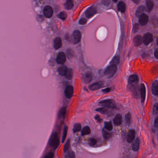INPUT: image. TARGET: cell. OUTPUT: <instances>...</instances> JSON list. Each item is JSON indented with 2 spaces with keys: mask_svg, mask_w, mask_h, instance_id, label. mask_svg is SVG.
Wrapping results in <instances>:
<instances>
[{
  "mask_svg": "<svg viewBox=\"0 0 158 158\" xmlns=\"http://www.w3.org/2000/svg\"><path fill=\"white\" fill-rule=\"evenodd\" d=\"M48 144L50 147H53L54 149L58 147L59 144V140L57 132H54L52 134L49 140Z\"/></svg>",
  "mask_w": 158,
  "mask_h": 158,
  "instance_id": "cell-1",
  "label": "cell"
},
{
  "mask_svg": "<svg viewBox=\"0 0 158 158\" xmlns=\"http://www.w3.org/2000/svg\"><path fill=\"white\" fill-rule=\"evenodd\" d=\"M97 13V8L92 6L90 8H89L85 12V15L87 18H91L93 16H94Z\"/></svg>",
  "mask_w": 158,
  "mask_h": 158,
  "instance_id": "cell-5",
  "label": "cell"
},
{
  "mask_svg": "<svg viewBox=\"0 0 158 158\" xmlns=\"http://www.w3.org/2000/svg\"><path fill=\"white\" fill-rule=\"evenodd\" d=\"M66 113V108L65 107H63L61 108L60 110L59 111L58 113V117L59 118H64L65 117Z\"/></svg>",
  "mask_w": 158,
  "mask_h": 158,
  "instance_id": "cell-29",
  "label": "cell"
},
{
  "mask_svg": "<svg viewBox=\"0 0 158 158\" xmlns=\"http://www.w3.org/2000/svg\"><path fill=\"white\" fill-rule=\"evenodd\" d=\"M154 126L156 127L157 128L158 126V118L157 116L154 120Z\"/></svg>",
  "mask_w": 158,
  "mask_h": 158,
  "instance_id": "cell-46",
  "label": "cell"
},
{
  "mask_svg": "<svg viewBox=\"0 0 158 158\" xmlns=\"http://www.w3.org/2000/svg\"><path fill=\"white\" fill-rule=\"evenodd\" d=\"M97 141L94 138H91L89 140V144L91 146H94L97 144Z\"/></svg>",
  "mask_w": 158,
  "mask_h": 158,
  "instance_id": "cell-39",
  "label": "cell"
},
{
  "mask_svg": "<svg viewBox=\"0 0 158 158\" xmlns=\"http://www.w3.org/2000/svg\"><path fill=\"white\" fill-rule=\"evenodd\" d=\"M148 16L146 14H142L139 16V22L142 25H145L148 21Z\"/></svg>",
  "mask_w": 158,
  "mask_h": 158,
  "instance_id": "cell-11",
  "label": "cell"
},
{
  "mask_svg": "<svg viewBox=\"0 0 158 158\" xmlns=\"http://www.w3.org/2000/svg\"><path fill=\"white\" fill-rule=\"evenodd\" d=\"M153 112L154 114H157L158 113V104H156L154 106Z\"/></svg>",
  "mask_w": 158,
  "mask_h": 158,
  "instance_id": "cell-44",
  "label": "cell"
},
{
  "mask_svg": "<svg viewBox=\"0 0 158 158\" xmlns=\"http://www.w3.org/2000/svg\"><path fill=\"white\" fill-rule=\"evenodd\" d=\"M104 127L107 130L111 131L113 129V125L111 122H105L104 123Z\"/></svg>",
  "mask_w": 158,
  "mask_h": 158,
  "instance_id": "cell-31",
  "label": "cell"
},
{
  "mask_svg": "<svg viewBox=\"0 0 158 158\" xmlns=\"http://www.w3.org/2000/svg\"><path fill=\"white\" fill-rule=\"evenodd\" d=\"M158 80H156L155 81L153 82V85H152V93L155 96H157L158 95Z\"/></svg>",
  "mask_w": 158,
  "mask_h": 158,
  "instance_id": "cell-20",
  "label": "cell"
},
{
  "mask_svg": "<svg viewBox=\"0 0 158 158\" xmlns=\"http://www.w3.org/2000/svg\"><path fill=\"white\" fill-rule=\"evenodd\" d=\"M102 134L103 138L105 140H108L110 137V134L106 131L104 129H103L102 130Z\"/></svg>",
  "mask_w": 158,
  "mask_h": 158,
  "instance_id": "cell-34",
  "label": "cell"
},
{
  "mask_svg": "<svg viewBox=\"0 0 158 158\" xmlns=\"http://www.w3.org/2000/svg\"><path fill=\"white\" fill-rule=\"evenodd\" d=\"M96 111L98 112H99L103 114H106L108 112V110L105 107L97 108L96 110Z\"/></svg>",
  "mask_w": 158,
  "mask_h": 158,
  "instance_id": "cell-37",
  "label": "cell"
},
{
  "mask_svg": "<svg viewBox=\"0 0 158 158\" xmlns=\"http://www.w3.org/2000/svg\"><path fill=\"white\" fill-rule=\"evenodd\" d=\"M132 1L133 2V3L136 4H138L140 1V0H132Z\"/></svg>",
  "mask_w": 158,
  "mask_h": 158,
  "instance_id": "cell-49",
  "label": "cell"
},
{
  "mask_svg": "<svg viewBox=\"0 0 158 158\" xmlns=\"http://www.w3.org/2000/svg\"><path fill=\"white\" fill-rule=\"evenodd\" d=\"M91 132V130L90 128L88 126H85L83 128V129L81 131V135L82 136H85L87 135L90 134Z\"/></svg>",
  "mask_w": 158,
  "mask_h": 158,
  "instance_id": "cell-26",
  "label": "cell"
},
{
  "mask_svg": "<svg viewBox=\"0 0 158 158\" xmlns=\"http://www.w3.org/2000/svg\"><path fill=\"white\" fill-rule=\"evenodd\" d=\"M67 69L68 68H67V67L64 65H62L61 66L59 67L58 69V74L61 76H65Z\"/></svg>",
  "mask_w": 158,
  "mask_h": 158,
  "instance_id": "cell-21",
  "label": "cell"
},
{
  "mask_svg": "<svg viewBox=\"0 0 158 158\" xmlns=\"http://www.w3.org/2000/svg\"><path fill=\"white\" fill-rule=\"evenodd\" d=\"M154 56L157 59H158V49L157 48L154 51Z\"/></svg>",
  "mask_w": 158,
  "mask_h": 158,
  "instance_id": "cell-47",
  "label": "cell"
},
{
  "mask_svg": "<svg viewBox=\"0 0 158 158\" xmlns=\"http://www.w3.org/2000/svg\"><path fill=\"white\" fill-rule=\"evenodd\" d=\"M122 123V116L120 114H118L114 119V124L116 126H119Z\"/></svg>",
  "mask_w": 158,
  "mask_h": 158,
  "instance_id": "cell-15",
  "label": "cell"
},
{
  "mask_svg": "<svg viewBox=\"0 0 158 158\" xmlns=\"http://www.w3.org/2000/svg\"><path fill=\"white\" fill-rule=\"evenodd\" d=\"M81 34L80 31L75 30L72 33L71 40L72 43L74 44H77L80 41Z\"/></svg>",
  "mask_w": 158,
  "mask_h": 158,
  "instance_id": "cell-4",
  "label": "cell"
},
{
  "mask_svg": "<svg viewBox=\"0 0 158 158\" xmlns=\"http://www.w3.org/2000/svg\"><path fill=\"white\" fill-rule=\"evenodd\" d=\"M103 85H104V83L103 81H98L90 85L89 86V89L92 91L97 90L102 88L103 86Z\"/></svg>",
  "mask_w": 158,
  "mask_h": 158,
  "instance_id": "cell-10",
  "label": "cell"
},
{
  "mask_svg": "<svg viewBox=\"0 0 158 158\" xmlns=\"http://www.w3.org/2000/svg\"><path fill=\"white\" fill-rule=\"evenodd\" d=\"M138 82L139 77L137 75H132L128 78V82L130 84H137Z\"/></svg>",
  "mask_w": 158,
  "mask_h": 158,
  "instance_id": "cell-19",
  "label": "cell"
},
{
  "mask_svg": "<svg viewBox=\"0 0 158 158\" xmlns=\"http://www.w3.org/2000/svg\"><path fill=\"white\" fill-rule=\"evenodd\" d=\"M146 87L144 84H142L141 85V95L142 103H144L146 98Z\"/></svg>",
  "mask_w": 158,
  "mask_h": 158,
  "instance_id": "cell-17",
  "label": "cell"
},
{
  "mask_svg": "<svg viewBox=\"0 0 158 158\" xmlns=\"http://www.w3.org/2000/svg\"><path fill=\"white\" fill-rule=\"evenodd\" d=\"M95 118L96 119L97 121L98 122H102V121H103V120L100 118V116H99V115H97L95 116Z\"/></svg>",
  "mask_w": 158,
  "mask_h": 158,
  "instance_id": "cell-45",
  "label": "cell"
},
{
  "mask_svg": "<svg viewBox=\"0 0 158 158\" xmlns=\"http://www.w3.org/2000/svg\"><path fill=\"white\" fill-rule=\"evenodd\" d=\"M117 67L114 65H111L104 71V74L108 78L112 77L117 71Z\"/></svg>",
  "mask_w": 158,
  "mask_h": 158,
  "instance_id": "cell-2",
  "label": "cell"
},
{
  "mask_svg": "<svg viewBox=\"0 0 158 158\" xmlns=\"http://www.w3.org/2000/svg\"><path fill=\"white\" fill-rule=\"evenodd\" d=\"M118 10L122 13H124L126 11V6L125 3L123 2H120L118 4Z\"/></svg>",
  "mask_w": 158,
  "mask_h": 158,
  "instance_id": "cell-22",
  "label": "cell"
},
{
  "mask_svg": "<svg viewBox=\"0 0 158 158\" xmlns=\"http://www.w3.org/2000/svg\"><path fill=\"white\" fill-rule=\"evenodd\" d=\"M110 90L111 89L110 88H107L104 89L103 90V91L104 92H108L109 91H110Z\"/></svg>",
  "mask_w": 158,
  "mask_h": 158,
  "instance_id": "cell-48",
  "label": "cell"
},
{
  "mask_svg": "<svg viewBox=\"0 0 158 158\" xmlns=\"http://www.w3.org/2000/svg\"><path fill=\"white\" fill-rule=\"evenodd\" d=\"M43 13L44 16L50 18L53 16V8L50 6H46L43 10Z\"/></svg>",
  "mask_w": 158,
  "mask_h": 158,
  "instance_id": "cell-7",
  "label": "cell"
},
{
  "mask_svg": "<svg viewBox=\"0 0 158 158\" xmlns=\"http://www.w3.org/2000/svg\"><path fill=\"white\" fill-rule=\"evenodd\" d=\"M86 22H87V19L85 18H82L80 20L79 24L80 25H84L86 24Z\"/></svg>",
  "mask_w": 158,
  "mask_h": 158,
  "instance_id": "cell-43",
  "label": "cell"
},
{
  "mask_svg": "<svg viewBox=\"0 0 158 158\" xmlns=\"http://www.w3.org/2000/svg\"><path fill=\"white\" fill-rule=\"evenodd\" d=\"M136 136V132L134 130H130L128 133L127 140L128 142L131 143L133 141Z\"/></svg>",
  "mask_w": 158,
  "mask_h": 158,
  "instance_id": "cell-12",
  "label": "cell"
},
{
  "mask_svg": "<svg viewBox=\"0 0 158 158\" xmlns=\"http://www.w3.org/2000/svg\"><path fill=\"white\" fill-rule=\"evenodd\" d=\"M81 130V125L80 123H76L73 127V133H77L80 131Z\"/></svg>",
  "mask_w": 158,
  "mask_h": 158,
  "instance_id": "cell-30",
  "label": "cell"
},
{
  "mask_svg": "<svg viewBox=\"0 0 158 158\" xmlns=\"http://www.w3.org/2000/svg\"><path fill=\"white\" fill-rule=\"evenodd\" d=\"M67 131H68V127L65 126L64 127V130H63V133L62 138V143H64V141L65 140V139L66 137L67 134Z\"/></svg>",
  "mask_w": 158,
  "mask_h": 158,
  "instance_id": "cell-32",
  "label": "cell"
},
{
  "mask_svg": "<svg viewBox=\"0 0 158 158\" xmlns=\"http://www.w3.org/2000/svg\"><path fill=\"white\" fill-rule=\"evenodd\" d=\"M84 82L85 83H90L92 80V75L91 72H87L83 76Z\"/></svg>",
  "mask_w": 158,
  "mask_h": 158,
  "instance_id": "cell-14",
  "label": "cell"
},
{
  "mask_svg": "<svg viewBox=\"0 0 158 158\" xmlns=\"http://www.w3.org/2000/svg\"><path fill=\"white\" fill-rule=\"evenodd\" d=\"M72 70L71 69H68L65 75V77L67 80H71L72 78Z\"/></svg>",
  "mask_w": 158,
  "mask_h": 158,
  "instance_id": "cell-28",
  "label": "cell"
},
{
  "mask_svg": "<svg viewBox=\"0 0 158 158\" xmlns=\"http://www.w3.org/2000/svg\"><path fill=\"white\" fill-rule=\"evenodd\" d=\"M66 61V56L64 52H60L58 53L57 57V62L59 64H63Z\"/></svg>",
  "mask_w": 158,
  "mask_h": 158,
  "instance_id": "cell-9",
  "label": "cell"
},
{
  "mask_svg": "<svg viewBox=\"0 0 158 158\" xmlns=\"http://www.w3.org/2000/svg\"><path fill=\"white\" fill-rule=\"evenodd\" d=\"M54 156V152H49L44 156V158H53Z\"/></svg>",
  "mask_w": 158,
  "mask_h": 158,
  "instance_id": "cell-40",
  "label": "cell"
},
{
  "mask_svg": "<svg viewBox=\"0 0 158 158\" xmlns=\"http://www.w3.org/2000/svg\"><path fill=\"white\" fill-rule=\"evenodd\" d=\"M62 45V43L61 39L59 37L56 38L54 40V44H53L54 49L56 50H58L60 48H61Z\"/></svg>",
  "mask_w": 158,
  "mask_h": 158,
  "instance_id": "cell-13",
  "label": "cell"
},
{
  "mask_svg": "<svg viewBox=\"0 0 158 158\" xmlns=\"http://www.w3.org/2000/svg\"><path fill=\"white\" fill-rule=\"evenodd\" d=\"M146 10V8L143 6H141L137 9L136 12V15L137 16L139 17L142 14H144V12Z\"/></svg>",
  "mask_w": 158,
  "mask_h": 158,
  "instance_id": "cell-23",
  "label": "cell"
},
{
  "mask_svg": "<svg viewBox=\"0 0 158 158\" xmlns=\"http://www.w3.org/2000/svg\"><path fill=\"white\" fill-rule=\"evenodd\" d=\"M120 61V58L119 55H116L112 60V61L110 62V64L117 66V65H118L119 64Z\"/></svg>",
  "mask_w": 158,
  "mask_h": 158,
  "instance_id": "cell-24",
  "label": "cell"
},
{
  "mask_svg": "<svg viewBox=\"0 0 158 158\" xmlns=\"http://www.w3.org/2000/svg\"><path fill=\"white\" fill-rule=\"evenodd\" d=\"M58 17L60 19L64 20V19H66V18H67L66 13L64 12H62L58 14Z\"/></svg>",
  "mask_w": 158,
  "mask_h": 158,
  "instance_id": "cell-38",
  "label": "cell"
},
{
  "mask_svg": "<svg viewBox=\"0 0 158 158\" xmlns=\"http://www.w3.org/2000/svg\"><path fill=\"white\" fill-rule=\"evenodd\" d=\"M111 2V0H102V3L103 5L105 6H109Z\"/></svg>",
  "mask_w": 158,
  "mask_h": 158,
  "instance_id": "cell-41",
  "label": "cell"
},
{
  "mask_svg": "<svg viewBox=\"0 0 158 158\" xmlns=\"http://www.w3.org/2000/svg\"><path fill=\"white\" fill-rule=\"evenodd\" d=\"M73 92H74V88L73 86H67L64 91L65 96L67 99H69L72 97Z\"/></svg>",
  "mask_w": 158,
  "mask_h": 158,
  "instance_id": "cell-8",
  "label": "cell"
},
{
  "mask_svg": "<svg viewBox=\"0 0 158 158\" xmlns=\"http://www.w3.org/2000/svg\"><path fill=\"white\" fill-rule=\"evenodd\" d=\"M133 42L136 46H138L142 43V37L141 35H137L133 39Z\"/></svg>",
  "mask_w": 158,
  "mask_h": 158,
  "instance_id": "cell-16",
  "label": "cell"
},
{
  "mask_svg": "<svg viewBox=\"0 0 158 158\" xmlns=\"http://www.w3.org/2000/svg\"><path fill=\"white\" fill-rule=\"evenodd\" d=\"M153 41V35L151 33H146L142 38V43L145 45H148Z\"/></svg>",
  "mask_w": 158,
  "mask_h": 158,
  "instance_id": "cell-6",
  "label": "cell"
},
{
  "mask_svg": "<svg viewBox=\"0 0 158 158\" xmlns=\"http://www.w3.org/2000/svg\"><path fill=\"white\" fill-rule=\"evenodd\" d=\"M99 105L107 108H115L116 107V103L112 100H106L101 101L99 103Z\"/></svg>",
  "mask_w": 158,
  "mask_h": 158,
  "instance_id": "cell-3",
  "label": "cell"
},
{
  "mask_svg": "<svg viewBox=\"0 0 158 158\" xmlns=\"http://www.w3.org/2000/svg\"><path fill=\"white\" fill-rule=\"evenodd\" d=\"M73 3L72 0H67L64 4L65 8L68 10L71 9L73 7Z\"/></svg>",
  "mask_w": 158,
  "mask_h": 158,
  "instance_id": "cell-25",
  "label": "cell"
},
{
  "mask_svg": "<svg viewBox=\"0 0 158 158\" xmlns=\"http://www.w3.org/2000/svg\"><path fill=\"white\" fill-rule=\"evenodd\" d=\"M65 158H75V153L72 150L69 151L65 155Z\"/></svg>",
  "mask_w": 158,
  "mask_h": 158,
  "instance_id": "cell-35",
  "label": "cell"
},
{
  "mask_svg": "<svg viewBox=\"0 0 158 158\" xmlns=\"http://www.w3.org/2000/svg\"><path fill=\"white\" fill-rule=\"evenodd\" d=\"M146 5L147 7V10L148 12L152 11L153 7V3L151 0H147L146 1Z\"/></svg>",
  "mask_w": 158,
  "mask_h": 158,
  "instance_id": "cell-27",
  "label": "cell"
},
{
  "mask_svg": "<svg viewBox=\"0 0 158 158\" xmlns=\"http://www.w3.org/2000/svg\"><path fill=\"white\" fill-rule=\"evenodd\" d=\"M125 121L127 124L129 125L130 124L131 119V116L130 113H128L126 115L125 117Z\"/></svg>",
  "mask_w": 158,
  "mask_h": 158,
  "instance_id": "cell-36",
  "label": "cell"
},
{
  "mask_svg": "<svg viewBox=\"0 0 158 158\" xmlns=\"http://www.w3.org/2000/svg\"><path fill=\"white\" fill-rule=\"evenodd\" d=\"M139 29V26L138 24H136L134 25L133 28V31L134 33H137Z\"/></svg>",
  "mask_w": 158,
  "mask_h": 158,
  "instance_id": "cell-42",
  "label": "cell"
},
{
  "mask_svg": "<svg viewBox=\"0 0 158 158\" xmlns=\"http://www.w3.org/2000/svg\"><path fill=\"white\" fill-rule=\"evenodd\" d=\"M113 1H114V2H117L118 0H113Z\"/></svg>",
  "mask_w": 158,
  "mask_h": 158,
  "instance_id": "cell-50",
  "label": "cell"
},
{
  "mask_svg": "<svg viewBox=\"0 0 158 158\" xmlns=\"http://www.w3.org/2000/svg\"><path fill=\"white\" fill-rule=\"evenodd\" d=\"M132 147L134 151L137 152L139 151L140 148V140L138 137H137L136 139V140H134V141H133L132 145Z\"/></svg>",
  "mask_w": 158,
  "mask_h": 158,
  "instance_id": "cell-18",
  "label": "cell"
},
{
  "mask_svg": "<svg viewBox=\"0 0 158 158\" xmlns=\"http://www.w3.org/2000/svg\"><path fill=\"white\" fill-rule=\"evenodd\" d=\"M70 147V140L68 139L65 142V144H64V152H67L69 149Z\"/></svg>",
  "mask_w": 158,
  "mask_h": 158,
  "instance_id": "cell-33",
  "label": "cell"
}]
</instances>
